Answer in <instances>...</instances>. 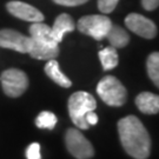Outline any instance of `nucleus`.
Returning <instances> with one entry per match:
<instances>
[{"label":"nucleus","mask_w":159,"mask_h":159,"mask_svg":"<svg viewBox=\"0 0 159 159\" xmlns=\"http://www.w3.org/2000/svg\"><path fill=\"white\" fill-rule=\"evenodd\" d=\"M121 145L134 159H148L151 151V138L148 130L136 116H127L118 121Z\"/></svg>","instance_id":"f257e3e1"},{"label":"nucleus","mask_w":159,"mask_h":159,"mask_svg":"<svg viewBox=\"0 0 159 159\" xmlns=\"http://www.w3.org/2000/svg\"><path fill=\"white\" fill-rule=\"evenodd\" d=\"M68 113L78 129L87 130L90 125L86 123L85 116L90 111H94L97 107V102L92 94L84 91L73 93L68 99Z\"/></svg>","instance_id":"f03ea898"},{"label":"nucleus","mask_w":159,"mask_h":159,"mask_svg":"<svg viewBox=\"0 0 159 159\" xmlns=\"http://www.w3.org/2000/svg\"><path fill=\"white\" fill-rule=\"evenodd\" d=\"M97 93L108 106H121L127 98L126 89L113 75H106L98 83Z\"/></svg>","instance_id":"7ed1b4c3"},{"label":"nucleus","mask_w":159,"mask_h":159,"mask_svg":"<svg viewBox=\"0 0 159 159\" xmlns=\"http://www.w3.org/2000/svg\"><path fill=\"white\" fill-rule=\"evenodd\" d=\"M113 24L106 16H85L80 18L77 24V29L81 33L90 35L97 40L106 38V34Z\"/></svg>","instance_id":"20e7f679"},{"label":"nucleus","mask_w":159,"mask_h":159,"mask_svg":"<svg viewBox=\"0 0 159 159\" xmlns=\"http://www.w3.org/2000/svg\"><path fill=\"white\" fill-rule=\"evenodd\" d=\"M0 81L6 96L20 97L29 87V78L25 72L18 68H8L0 75Z\"/></svg>","instance_id":"39448f33"},{"label":"nucleus","mask_w":159,"mask_h":159,"mask_svg":"<svg viewBox=\"0 0 159 159\" xmlns=\"http://www.w3.org/2000/svg\"><path fill=\"white\" fill-rule=\"evenodd\" d=\"M65 143L68 152L77 159H90L94 154L92 144L77 129H68L65 134Z\"/></svg>","instance_id":"423d86ee"},{"label":"nucleus","mask_w":159,"mask_h":159,"mask_svg":"<svg viewBox=\"0 0 159 159\" xmlns=\"http://www.w3.org/2000/svg\"><path fill=\"white\" fill-rule=\"evenodd\" d=\"M126 27L132 31L133 33L138 34L139 37L145 39H153L157 35V26L156 24L138 13H131L125 18Z\"/></svg>","instance_id":"0eeeda50"},{"label":"nucleus","mask_w":159,"mask_h":159,"mask_svg":"<svg viewBox=\"0 0 159 159\" xmlns=\"http://www.w3.org/2000/svg\"><path fill=\"white\" fill-rule=\"evenodd\" d=\"M31 37H26L11 29L0 30V47L10 48L20 53H29Z\"/></svg>","instance_id":"6e6552de"},{"label":"nucleus","mask_w":159,"mask_h":159,"mask_svg":"<svg viewBox=\"0 0 159 159\" xmlns=\"http://www.w3.org/2000/svg\"><path fill=\"white\" fill-rule=\"evenodd\" d=\"M6 7H7V11L18 19L31 21V23H40L44 20V14L39 10L23 1L13 0L7 2Z\"/></svg>","instance_id":"1a4fd4ad"},{"label":"nucleus","mask_w":159,"mask_h":159,"mask_svg":"<svg viewBox=\"0 0 159 159\" xmlns=\"http://www.w3.org/2000/svg\"><path fill=\"white\" fill-rule=\"evenodd\" d=\"M29 54L38 60H51V59H56L58 57L59 47L58 45H50V44H46V43L31 38Z\"/></svg>","instance_id":"9d476101"},{"label":"nucleus","mask_w":159,"mask_h":159,"mask_svg":"<svg viewBox=\"0 0 159 159\" xmlns=\"http://www.w3.org/2000/svg\"><path fill=\"white\" fill-rule=\"evenodd\" d=\"M51 30L53 38L59 44L63 40L64 34L68 33V32H72V31L75 30V24H74L73 19H72L71 16H68L66 13H63V14H60V16L57 17Z\"/></svg>","instance_id":"9b49d317"},{"label":"nucleus","mask_w":159,"mask_h":159,"mask_svg":"<svg viewBox=\"0 0 159 159\" xmlns=\"http://www.w3.org/2000/svg\"><path fill=\"white\" fill-rule=\"evenodd\" d=\"M136 105L145 114H157L159 112V96L151 92H142L136 98Z\"/></svg>","instance_id":"f8f14e48"},{"label":"nucleus","mask_w":159,"mask_h":159,"mask_svg":"<svg viewBox=\"0 0 159 159\" xmlns=\"http://www.w3.org/2000/svg\"><path fill=\"white\" fill-rule=\"evenodd\" d=\"M30 37L35 40H39L50 45H58V43L54 40L52 35V30L50 26H47L43 21L40 23H33L30 26Z\"/></svg>","instance_id":"ddd939ff"},{"label":"nucleus","mask_w":159,"mask_h":159,"mask_svg":"<svg viewBox=\"0 0 159 159\" xmlns=\"http://www.w3.org/2000/svg\"><path fill=\"white\" fill-rule=\"evenodd\" d=\"M45 73L47 74L48 78H51L56 84L61 87H70L72 85L71 80L60 71L59 64L56 59H51L47 61V64L45 65Z\"/></svg>","instance_id":"4468645a"},{"label":"nucleus","mask_w":159,"mask_h":159,"mask_svg":"<svg viewBox=\"0 0 159 159\" xmlns=\"http://www.w3.org/2000/svg\"><path fill=\"white\" fill-rule=\"evenodd\" d=\"M106 38L110 41L111 46H113L114 48H123L130 41V35L127 33V31L117 25L111 26L110 31L106 34Z\"/></svg>","instance_id":"2eb2a0df"},{"label":"nucleus","mask_w":159,"mask_h":159,"mask_svg":"<svg viewBox=\"0 0 159 159\" xmlns=\"http://www.w3.org/2000/svg\"><path fill=\"white\" fill-rule=\"evenodd\" d=\"M99 59L105 71H110L118 65V53L113 46L105 47L99 51Z\"/></svg>","instance_id":"dca6fc26"},{"label":"nucleus","mask_w":159,"mask_h":159,"mask_svg":"<svg viewBox=\"0 0 159 159\" xmlns=\"http://www.w3.org/2000/svg\"><path fill=\"white\" fill-rule=\"evenodd\" d=\"M146 68L150 79L159 89V52L151 53L146 61Z\"/></svg>","instance_id":"f3484780"},{"label":"nucleus","mask_w":159,"mask_h":159,"mask_svg":"<svg viewBox=\"0 0 159 159\" xmlns=\"http://www.w3.org/2000/svg\"><path fill=\"white\" fill-rule=\"evenodd\" d=\"M56 124H57V117H56V114L50 111H44V112L39 113V116L35 119V125L39 129L53 130Z\"/></svg>","instance_id":"a211bd4d"},{"label":"nucleus","mask_w":159,"mask_h":159,"mask_svg":"<svg viewBox=\"0 0 159 159\" xmlns=\"http://www.w3.org/2000/svg\"><path fill=\"white\" fill-rule=\"evenodd\" d=\"M118 2H119V0H98V8L102 13L107 14V13H111L117 7Z\"/></svg>","instance_id":"6ab92c4d"},{"label":"nucleus","mask_w":159,"mask_h":159,"mask_svg":"<svg viewBox=\"0 0 159 159\" xmlns=\"http://www.w3.org/2000/svg\"><path fill=\"white\" fill-rule=\"evenodd\" d=\"M26 158L27 159H41L40 156V145L38 143H32L26 150Z\"/></svg>","instance_id":"aec40b11"},{"label":"nucleus","mask_w":159,"mask_h":159,"mask_svg":"<svg viewBox=\"0 0 159 159\" xmlns=\"http://www.w3.org/2000/svg\"><path fill=\"white\" fill-rule=\"evenodd\" d=\"M53 1L61 6H79L87 2L89 0H53Z\"/></svg>","instance_id":"412c9836"},{"label":"nucleus","mask_w":159,"mask_h":159,"mask_svg":"<svg viewBox=\"0 0 159 159\" xmlns=\"http://www.w3.org/2000/svg\"><path fill=\"white\" fill-rule=\"evenodd\" d=\"M142 6L146 11H153L159 6V0H142Z\"/></svg>","instance_id":"4be33fe9"},{"label":"nucleus","mask_w":159,"mask_h":159,"mask_svg":"<svg viewBox=\"0 0 159 159\" xmlns=\"http://www.w3.org/2000/svg\"><path fill=\"white\" fill-rule=\"evenodd\" d=\"M85 119L89 125H96L97 123H98V116L94 113V111H90V112L86 113Z\"/></svg>","instance_id":"5701e85b"}]
</instances>
